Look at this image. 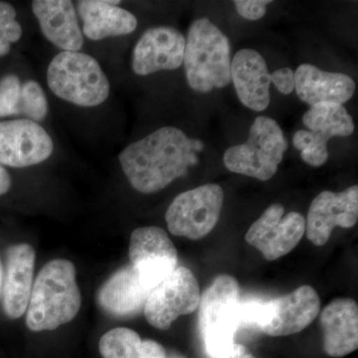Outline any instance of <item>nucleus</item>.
Returning a JSON list of instances; mask_svg holds the SVG:
<instances>
[{
  "mask_svg": "<svg viewBox=\"0 0 358 358\" xmlns=\"http://www.w3.org/2000/svg\"><path fill=\"white\" fill-rule=\"evenodd\" d=\"M203 147L201 141L188 138L181 129L164 127L131 143L119 159L134 189L155 193L185 176L199 162L196 154Z\"/></svg>",
  "mask_w": 358,
  "mask_h": 358,
  "instance_id": "obj_1",
  "label": "nucleus"
},
{
  "mask_svg": "<svg viewBox=\"0 0 358 358\" xmlns=\"http://www.w3.org/2000/svg\"><path fill=\"white\" fill-rule=\"evenodd\" d=\"M81 303L74 264L64 259L50 261L33 282L26 324L32 331H54L75 319Z\"/></svg>",
  "mask_w": 358,
  "mask_h": 358,
  "instance_id": "obj_2",
  "label": "nucleus"
},
{
  "mask_svg": "<svg viewBox=\"0 0 358 358\" xmlns=\"http://www.w3.org/2000/svg\"><path fill=\"white\" fill-rule=\"evenodd\" d=\"M231 47L228 37L207 18L195 20L185 40L186 79L200 93L223 89L231 83Z\"/></svg>",
  "mask_w": 358,
  "mask_h": 358,
  "instance_id": "obj_3",
  "label": "nucleus"
},
{
  "mask_svg": "<svg viewBox=\"0 0 358 358\" xmlns=\"http://www.w3.org/2000/svg\"><path fill=\"white\" fill-rule=\"evenodd\" d=\"M240 288L230 275H220L200 298L199 326L207 355L223 358L233 350L240 326Z\"/></svg>",
  "mask_w": 358,
  "mask_h": 358,
  "instance_id": "obj_4",
  "label": "nucleus"
},
{
  "mask_svg": "<svg viewBox=\"0 0 358 358\" xmlns=\"http://www.w3.org/2000/svg\"><path fill=\"white\" fill-rule=\"evenodd\" d=\"M47 82L56 96L80 107H96L110 95L109 80L98 61L81 52L56 55L47 70Z\"/></svg>",
  "mask_w": 358,
  "mask_h": 358,
  "instance_id": "obj_5",
  "label": "nucleus"
},
{
  "mask_svg": "<svg viewBox=\"0 0 358 358\" xmlns=\"http://www.w3.org/2000/svg\"><path fill=\"white\" fill-rule=\"evenodd\" d=\"M288 147L279 124L271 117H258L246 143L228 148L223 162L231 173L267 181L277 173Z\"/></svg>",
  "mask_w": 358,
  "mask_h": 358,
  "instance_id": "obj_6",
  "label": "nucleus"
},
{
  "mask_svg": "<svg viewBox=\"0 0 358 358\" xmlns=\"http://www.w3.org/2000/svg\"><path fill=\"white\" fill-rule=\"evenodd\" d=\"M223 202L222 187L213 183L180 193L167 209V227L176 236L201 239L217 224Z\"/></svg>",
  "mask_w": 358,
  "mask_h": 358,
  "instance_id": "obj_7",
  "label": "nucleus"
},
{
  "mask_svg": "<svg viewBox=\"0 0 358 358\" xmlns=\"http://www.w3.org/2000/svg\"><path fill=\"white\" fill-rule=\"evenodd\" d=\"M201 292L196 278L185 267H178L148 296L143 312L148 324L166 331L181 315L199 307Z\"/></svg>",
  "mask_w": 358,
  "mask_h": 358,
  "instance_id": "obj_8",
  "label": "nucleus"
},
{
  "mask_svg": "<svg viewBox=\"0 0 358 358\" xmlns=\"http://www.w3.org/2000/svg\"><path fill=\"white\" fill-rule=\"evenodd\" d=\"M320 312L319 294L303 285L286 296L262 301L256 326L267 336H291L307 329Z\"/></svg>",
  "mask_w": 358,
  "mask_h": 358,
  "instance_id": "obj_9",
  "label": "nucleus"
},
{
  "mask_svg": "<svg viewBox=\"0 0 358 358\" xmlns=\"http://www.w3.org/2000/svg\"><path fill=\"white\" fill-rule=\"evenodd\" d=\"M284 212L282 204L271 205L245 236L247 243L258 249L268 261L278 260L293 251L306 233L303 214L293 211L282 217Z\"/></svg>",
  "mask_w": 358,
  "mask_h": 358,
  "instance_id": "obj_10",
  "label": "nucleus"
},
{
  "mask_svg": "<svg viewBox=\"0 0 358 358\" xmlns=\"http://www.w3.org/2000/svg\"><path fill=\"white\" fill-rule=\"evenodd\" d=\"M129 256L141 280L152 289L178 267V250L166 231L157 226L131 233Z\"/></svg>",
  "mask_w": 358,
  "mask_h": 358,
  "instance_id": "obj_11",
  "label": "nucleus"
},
{
  "mask_svg": "<svg viewBox=\"0 0 358 358\" xmlns=\"http://www.w3.org/2000/svg\"><path fill=\"white\" fill-rule=\"evenodd\" d=\"M53 148L50 136L37 122H0V164L18 169L35 166L49 159Z\"/></svg>",
  "mask_w": 358,
  "mask_h": 358,
  "instance_id": "obj_12",
  "label": "nucleus"
},
{
  "mask_svg": "<svg viewBox=\"0 0 358 358\" xmlns=\"http://www.w3.org/2000/svg\"><path fill=\"white\" fill-rule=\"evenodd\" d=\"M358 220V187L350 186L341 192H322L313 200L306 219L308 239L324 246L334 228H352Z\"/></svg>",
  "mask_w": 358,
  "mask_h": 358,
  "instance_id": "obj_13",
  "label": "nucleus"
},
{
  "mask_svg": "<svg viewBox=\"0 0 358 358\" xmlns=\"http://www.w3.org/2000/svg\"><path fill=\"white\" fill-rule=\"evenodd\" d=\"M185 37L169 26L150 28L138 40L133 53V70L140 76L176 70L183 64Z\"/></svg>",
  "mask_w": 358,
  "mask_h": 358,
  "instance_id": "obj_14",
  "label": "nucleus"
},
{
  "mask_svg": "<svg viewBox=\"0 0 358 358\" xmlns=\"http://www.w3.org/2000/svg\"><path fill=\"white\" fill-rule=\"evenodd\" d=\"M231 81L245 107L263 112L271 102V74L259 52L242 49L231 63Z\"/></svg>",
  "mask_w": 358,
  "mask_h": 358,
  "instance_id": "obj_15",
  "label": "nucleus"
},
{
  "mask_svg": "<svg viewBox=\"0 0 358 358\" xmlns=\"http://www.w3.org/2000/svg\"><path fill=\"white\" fill-rule=\"evenodd\" d=\"M34 266L35 251L30 245H14L7 250L3 310L9 319H20L27 310Z\"/></svg>",
  "mask_w": 358,
  "mask_h": 358,
  "instance_id": "obj_16",
  "label": "nucleus"
},
{
  "mask_svg": "<svg viewBox=\"0 0 358 358\" xmlns=\"http://www.w3.org/2000/svg\"><path fill=\"white\" fill-rule=\"evenodd\" d=\"M324 350L329 357H343L358 348V306L352 299H336L320 313Z\"/></svg>",
  "mask_w": 358,
  "mask_h": 358,
  "instance_id": "obj_17",
  "label": "nucleus"
},
{
  "mask_svg": "<svg viewBox=\"0 0 358 358\" xmlns=\"http://www.w3.org/2000/svg\"><path fill=\"white\" fill-rule=\"evenodd\" d=\"M152 291L131 264L117 271L101 287L98 303L105 312L115 317H131L143 310Z\"/></svg>",
  "mask_w": 358,
  "mask_h": 358,
  "instance_id": "obj_18",
  "label": "nucleus"
},
{
  "mask_svg": "<svg viewBox=\"0 0 358 358\" xmlns=\"http://www.w3.org/2000/svg\"><path fill=\"white\" fill-rule=\"evenodd\" d=\"M32 9L42 33L51 43L64 51L78 52L82 48L83 34L72 1L35 0Z\"/></svg>",
  "mask_w": 358,
  "mask_h": 358,
  "instance_id": "obj_19",
  "label": "nucleus"
},
{
  "mask_svg": "<svg viewBox=\"0 0 358 358\" xmlns=\"http://www.w3.org/2000/svg\"><path fill=\"white\" fill-rule=\"evenodd\" d=\"M294 90L303 102L345 103L355 95V81L341 73L327 72L310 64H303L294 72Z\"/></svg>",
  "mask_w": 358,
  "mask_h": 358,
  "instance_id": "obj_20",
  "label": "nucleus"
},
{
  "mask_svg": "<svg viewBox=\"0 0 358 358\" xmlns=\"http://www.w3.org/2000/svg\"><path fill=\"white\" fill-rule=\"evenodd\" d=\"M121 1L82 0L78 1V11L83 20L85 36L91 40L122 36L134 32L138 20L133 13L117 6Z\"/></svg>",
  "mask_w": 358,
  "mask_h": 358,
  "instance_id": "obj_21",
  "label": "nucleus"
},
{
  "mask_svg": "<svg viewBox=\"0 0 358 358\" xmlns=\"http://www.w3.org/2000/svg\"><path fill=\"white\" fill-rule=\"evenodd\" d=\"M308 131L324 134L327 138L348 136L355 131V122L343 105L319 103L312 106L303 117Z\"/></svg>",
  "mask_w": 358,
  "mask_h": 358,
  "instance_id": "obj_22",
  "label": "nucleus"
},
{
  "mask_svg": "<svg viewBox=\"0 0 358 358\" xmlns=\"http://www.w3.org/2000/svg\"><path fill=\"white\" fill-rule=\"evenodd\" d=\"M141 343L133 329L117 327L101 338L99 350L103 358H140Z\"/></svg>",
  "mask_w": 358,
  "mask_h": 358,
  "instance_id": "obj_23",
  "label": "nucleus"
},
{
  "mask_svg": "<svg viewBox=\"0 0 358 358\" xmlns=\"http://www.w3.org/2000/svg\"><path fill=\"white\" fill-rule=\"evenodd\" d=\"M331 138L324 134L310 131H298L293 136V145L301 150V159L308 166H324L329 159L327 143Z\"/></svg>",
  "mask_w": 358,
  "mask_h": 358,
  "instance_id": "obj_24",
  "label": "nucleus"
},
{
  "mask_svg": "<svg viewBox=\"0 0 358 358\" xmlns=\"http://www.w3.org/2000/svg\"><path fill=\"white\" fill-rule=\"evenodd\" d=\"M48 114V102L43 90L37 82H25L21 88L20 115L33 122L43 121Z\"/></svg>",
  "mask_w": 358,
  "mask_h": 358,
  "instance_id": "obj_25",
  "label": "nucleus"
},
{
  "mask_svg": "<svg viewBox=\"0 0 358 358\" xmlns=\"http://www.w3.org/2000/svg\"><path fill=\"white\" fill-rule=\"evenodd\" d=\"M16 11L13 6L0 1V57L10 51V44L22 36V28L15 20Z\"/></svg>",
  "mask_w": 358,
  "mask_h": 358,
  "instance_id": "obj_26",
  "label": "nucleus"
},
{
  "mask_svg": "<svg viewBox=\"0 0 358 358\" xmlns=\"http://www.w3.org/2000/svg\"><path fill=\"white\" fill-rule=\"evenodd\" d=\"M21 84L15 75H6L0 80V117L20 115Z\"/></svg>",
  "mask_w": 358,
  "mask_h": 358,
  "instance_id": "obj_27",
  "label": "nucleus"
},
{
  "mask_svg": "<svg viewBox=\"0 0 358 358\" xmlns=\"http://www.w3.org/2000/svg\"><path fill=\"white\" fill-rule=\"evenodd\" d=\"M267 0H236L234 2L237 13L247 20H259L267 13Z\"/></svg>",
  "mask_w": 358,
  "mask_h": 358,
  "instance_id": "obj_28",
  "label": "nucleus"
},
{
  "mask_svg": "<svg viewBox=\"0 0 358 358\" xmlns=\"http://www.w3.org/2000/svg\"><path fill=\"white\" fill-rule=\"evenodd\" d=\"M271 83L282 95H289L294 90V72L291 68H282L271 74Z\"/></svg>",
  "mask_w": 358,
  "mask_h": 358,
  "instance_id": "obj_29",
  "label": "nucleus"
},
{
  "mask_svg": "<svg viewBox=\"0 0 358 358\" xmlns=\"http://www.w3.org/2000/svg\"><path fill=\"white\" fill-rule=\"evenodd\" d=\"M140 358H166V350L157 341L147 339L141 343Z\"/></svg>",
  "mask_w": 358,
  "mask_h": 358,
  "instance_id": "obj_30",
  "label": "nucleus"
},
{
  "mask_svg": "<svg viewBox=\"0 0 358 358\" xmlns=\"http://www.w3.org/2000/svg\"><path fill=\"white\" fill-rule=\"evenodd\" d=\"M11 178L6 169L0 164V195L6 194L10 189Z\"/></svg>",
  "mask_w": 358,
  "mask_h": 358,
  "instance_id": "obj_31",
  "label": "nucleus"
},
{
  "mask_svg": "<svg viewBox=\"0 0 358 358\" xmlns=\"http://www.w3.org/2000/svg\"><path fill=\"white\" fill-rule=\"evenodd\" d=\"M223 358H257L253 355L247 352L246 348L242 345H235L233 350Z\"/></svg>",
  "mask_w": 358,
  "mask_h": 358,
  "instance_id": "obj_32",
  "label": "nucleus"
},
{
  "mask_svg": "<svg viewBox=\"0 0 358 358\" xmlns=\"http://www.w3.org/2000/svg\"><path fill=\"white\" fill-rule=\"evenodd\" d=\"M1 285H2V268H1V263H0V289H1Z\"/></svg>",
  "mask_w": 358,
  "mask_h": 358,
  "instance_id": "obj_33",
  "label": "nucleus"
}]
</instances>
